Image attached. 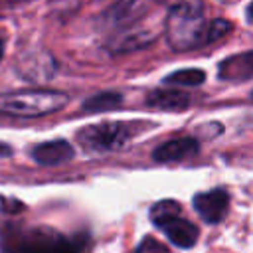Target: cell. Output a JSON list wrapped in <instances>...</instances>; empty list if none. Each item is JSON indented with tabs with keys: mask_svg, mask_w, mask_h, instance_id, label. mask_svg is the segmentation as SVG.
<instances>
[{
	"mask_svg": "<svg viewBox=\"0 0 253 253\" xmlns=\"http://www.w3.org/2000/svg\"><path fill=\"white\" fill-rule=\"evenodd\" d=\"M247 16H249V20H253V2H251L249 8H247Z\"/></svg>",
	"mask_w": 253,
	"mask_h": 253,
	"instance_id": "16",
	"label": "cell"
},
{
	"mask_svg": "<svg viewBox=\"0 0 253 253\" xmlns=\"http://www.w3.org/2000/svg\"><path fill=\"white\" fill-rule=\"evenodd\" d=\"M229 206V196L223 190H210V192H200L194 198V208L200 213V217L208 223H217L225 217Z\"/></svg>",
	"mask_w": 253,
	"mask_h": 253,
	"instance_id": "5",
	"label": "cell"
},
{
	"mask_svg": "<svg viewBox=\"0 0 253 253\" xmlns=\"http://www.w3.org/2000/svg\"><path fill=\"white\" fill-rule=\"evenodd\" d=\"M0 154H8V146H2L0 144Z\"/></svg>",
	"mask_w": 253,
	"mask_h": 253,
	"instance_id": "17",
	"label": "cell"
},
{
	"mask_svg": "<svg viewBox=\"0 0 253 253\" xmlns=\"http://www.w3.org/2000/svg\"><path fill=\"white\" fill-rule=\"evenodd\" d=\"M4 253H77V249L57 231L49 227H36L14 233L6 241Z\"/></svg>",
	"mask_w": 253,
	"mask_h": 253,
	"instance_id": "3",
	"label": "cell"
},
{
	"mask_svg": "<svg viewBox=\"0 0 253 253\" xmlns=\"http://www.w3.org/2000/svg\"><path fill=\"white\" fill-rule=\"evenodd\" d=\"M206 79V73L202 69H180V71H174L170 73L164 83L166 85H180V87H196L200 83H204Z\"/></svg>",
	"mask_w": 253,
	"mask_h": 253,
	"instance_id": "12",
	"label": "cell"
},
{
	"mask_svg": "<svg viewBox=\"0 0 253 253\" xmlns=\"http://www.w3.org/2000/svg\"><path fill=\"white\" fill-rule=\"evenodd\" d=\"M178 215H180V204L174 200H162V202L154 204L150 210V219L158 227H162L166 221H170Z\"/></svg>",
	"mask_w": 253,
	"mask_h": 253,
	"instance_id": "11",
	"label": "cell"
},
{
	"mask_svg": "<svg viewBox=\"0 0 253 253\" xmlns=\"http://www.w3.org/2000/svg\"><path fill=\"white\" fill-rule=\"evenodd\" d=\"M162 231L166 233V237H168L174 245L184 247V249L192 247V245L198 241V235H200V233H198V227H196L192 221L182 219L180 215L174 217V219H170V221H166V223L162 225Z\"/></svg>",
	"mask_w": 253,
	"mask_h": 253,
	"instance_id": "9",
	"label": "cell"
},
{
	"mask_svg": "<svg viewBox=\"0 0 253 253\" xmlns=\"http://www.w3.org/2000/svg\"><path fill=\"white\" fill-rule=\"evenodd\" d=\"M73 146L67 140L42 142L32 150V158L42 166H57L73 158Z\"/></svg>",
	"mask_w": 253,
	"mask_h": 253,
	"instance_id": "6",
	"label": "cell"
},
{
	"mask_svg": "<svg viewBox=\"0 0 253 253\" xmlns=\"http://www.w3.org/2000/svg\"><path fill=\"white\" fill-rule=\"evenodd\" d=\"M130 128L125 123H97L77 130V140L91 152H113L130 140Z\"/></svg>",
	"mask_w": 253,
	"mask_h": 253,
	"instance_id": "4",
	"label": "cell"
},
{
	"mask_svg": "<svg viewBox=\"0 0 253 253\" xmlns=\"http://www.w3.org/2000/svg\"><path fill=\"white\" fill-rule=\"evenodd\" d=\"M146 103L150 107L156 109H164V111H178V109H186L190 105V95L174 89V87H166V89H154L152 93H148Z\"/></svg>",
	"mask_w": 253,
	"mask_h": 253,
	"instance_id": "10",
	"label": "cell"
},
{
	"mask_svg": "<svg viewBox=\"0 0 253 253\" xmlns=\"http://www.w3.org/2000/svg\"><path fill=\"white\" fill-rule=\"evenodd\" d=\"M229 30H231V26H229V22H227V20H221V18L211 20V22H210V42L219 40V38H221V36H225Z\"/></svg>",
	"mask_w": 253,
	"mask_h": 253,
	"instance_id": "14",
	"label": "cell"
},
{
	"mask_svg": "<svg viewBox=\"0 0 253 253\" xmlns=\"http://www.w3.org/2000/svg\"><path fill=\"white\" fill-rule=\"evenodd\" d=\"M251 97H253V93H251Z\"/></svg>",
	"mask_w": 253,
	"mask_h": 253,
	"instance_id": "19",
	"label": "cell"
},
{
	"mask_svg": "<svg viewBox=\"0 0 253 253\" xmlns=\"http://www.w3.org/2000/svg\"><path fill=\"white\" fill-rule=\"evenodd\" d=\"M67 95L53 89H28L0 95V113L14 117H40L63 109Z\"/></svg>",
	"mask_w": 253,
	"mask_h": 253,
	"instance_id": "2",
	"label": "cell"
},
{
	"mask_svg": "<svg viewBox=\"0 0 253 253\" xmlns=\"http://www.w3.org/2000/svg\"><path fill=\"white\" fill-rule=\"evenodd\" d=\"M219 77L225 81L253 79V51L237 53L219 63Z\"/></svg>",
	"mask_w": 253,
	"mask_h": 253,
	"instance_id": "8",
	"label": "cell"
},
{
	"mask_svg": "<svg viewBox=\"0 0 253 253\" xmlns=\"http://www.w3.org/2000/svg\"><path fill=\"white\" fill-rule=\"evenodd\" d=\"M2 53H4V42L0 40V59H2Z\"/></svg>",
	"mask_w": 253,
	"mask_h": 253,
	"instance_id": "18",
	"label": "cell"
},
{
	"mask_svg": "<svg viewBox=\"0 0 253 253\" xmlns=\"http://www.w3.org/2000/svg\"><path fill=\"white\" fill-rule=\"evenodd\" d=\"M198 152V140L184 136V138H174L164 144H160L154 150V160L158 162H178L188 156H194Z\"/></svg>",
	"mask_w": 253,
	"mask_h": 253,
	"instance_id": "7",
	"label": "cell"
},
{
	"mask_svg": "<svg viewBox=\"0 0 253 253\" xmlns=\"http://www.w3.org/2000/svg\"><path fill=\"white\" fill-rule=\"evenodd\" d=\"M119 103H121V95L119 93L105 91V93H99L95 97H89L83 103V109L85 111H107V109H115Z\"/></svg>",
	"mask_w": 253,
	"mask_h": 253,
	"instance_id": "13",
	"label": "cell"
},
{
	"mask_svg": "<svg viewBox=\"0 0 253 253\" xmlns=\"http://www.w3.org/2000/svg\"><path fill=\"white\" fill-rule=\"evenodd\" d=\"M166 40L176 51H188L210 43V22L204 18L202 4L172 6L166 18Z\"/></svg>",
	"mask_w": 253,
	"mask_h": 253,
	"instance_id": "1",
	"label": "cell"
},
{
	"mask_svg": "<svg viewBox=\"0 0 253 253\" xmlns=\"http://www.w3.org/2000/svg\"><path fill=\"white\" fill-rule=\"evenodd\" d=\"M162 251V247H160V243H156L154 239H150V237H146L140 245H138V249L134 251V253H160Z\"/></svg>",
	"mask_w": 253,
	"mask_h": 253,
	"instance_id": "15",
	"label": "cell"
}]
</instances>
